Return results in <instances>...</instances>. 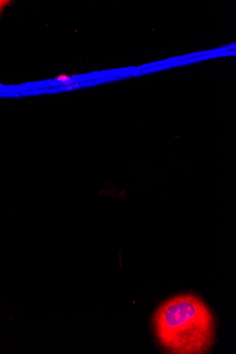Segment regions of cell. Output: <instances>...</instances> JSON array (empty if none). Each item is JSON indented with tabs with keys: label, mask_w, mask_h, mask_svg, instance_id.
Masks as SVG:
<instances>
[{
	"label": "cell",
	"mask_w": 236,
	"mask_h": 354,
	"mask_svg": "<svg viewBox=\"0 0 236 354\" xmlns=\"http://www.w3.org/2000/svg\"><path fill=\"white\" fill-rule=\"evenodd\" d=\"M156 335L172 353L203 354L215 341V318L199 298L183 295L168 299L154 317Z\"/></svg>",
	"instance_id": "1"
},
{
	"label": "cell",
	"mask_w": 236,
	"mask_h": 354,
	"mask_svg": "<svg viewBox=\"0 0 236 354\" xmlns=\"http://www.w3.org/2000/svg\"><path fill=\"white\" fill-rule=\"evenodd\" d=\"M8 3L6 1H0V12L4 9V8L7 6Z\"/></svg>",
	"instance_id": "2"
}]
</instances>
